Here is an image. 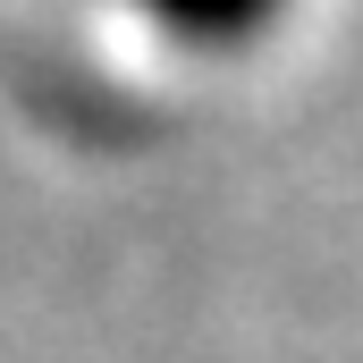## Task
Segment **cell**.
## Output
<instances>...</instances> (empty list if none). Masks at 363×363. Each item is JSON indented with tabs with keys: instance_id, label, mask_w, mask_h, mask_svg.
<instances>
[{
	"instance_id": "6da1fadb",
	"label": "cell",
	"mask_w": 363,
	"mask_h": 363,
	"mask_svg": "<svg viewBox=\"0 0 363 363\" xmlns=\"http://www.w3.org/2000/svg\"><path fill=\"white\" fill-rule=\"evenodd\" d=\"M127 9H144L186 51H245L287 17V0H127Z\"/></svg>"
}]
</instances>
